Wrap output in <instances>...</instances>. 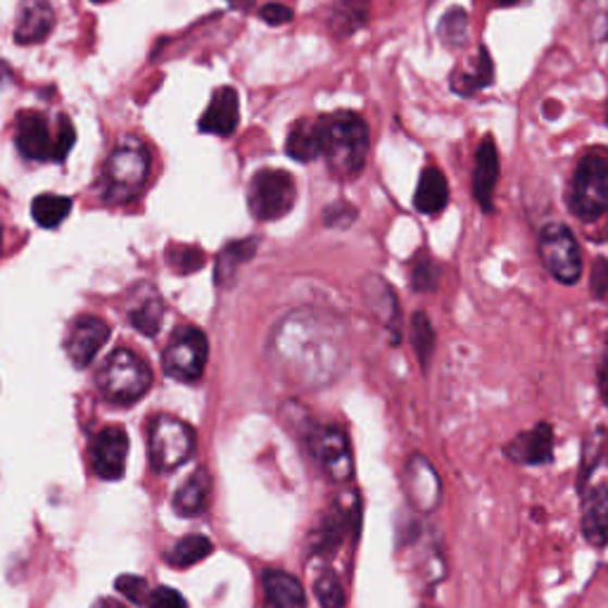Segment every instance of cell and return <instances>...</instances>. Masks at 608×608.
<instances>
[{"label":"cell","instance_id":"1","mask_svg":"<svg viewBox=\"0 0 608 608\" xmlns=\"http://www.w3.org/2000/svg\"><path fill=\"white\" fill-rule=\"evenodd\" d=\"M274 340L281 359H286L293 373H305L309 379H317L319 373L331 376L335 357L340 352L328 321L317 314L300 312L288 317L281 323Z\"/></svg>","mask_w":608,"mask_h":608},{"label":"cell","instance_id":"2","mask_svg":"<svg viewBox=\"0 0 608 608\" xmlns=\"http://www.w3.org/2000/svg\"><path fill=\"white\" fill-rule=\"evenodd\" d=\"M323 158L338 176H357L364 170L369 152V126L355 112H335L321 116Z\"/></svg>","mask_w":608,"mask_h":608},{"label":"cell","instance_id":"3","mask_svg":"<svg viewBox=\"0 0 608 608\" xmlns=\"http://www.w3.org/2000/svg\"><path fill=\"white\" fill-rule=\"evenodd\" d=\"M150 176V150L144 140L126 136L120 140L106 162L102 198L108 202H128L140 196Z\"/></svg>","mask_w":608,"mask_h":608},{"label":"cell","instance_id":"4","mask_svg":"<svg viewBox=\"0 0 608 608\" xmlns=\"http://www.w3.org/2000/svg\"><path fill=\"white\" fill-rule=\"evenodd\" d=\"M152 385V371L132 349H114L98 373V390L114 405H134Z\"/></svg>","mask_w":608,"mask_h":608},{"label":"cell","instance_id":"5","mask_svg":"<svg viewBox=\"0 0 608 608\" xmlns=\"http://www.w3.org/2000/svg\"><path fill=\"white\" fill-rule=\"evenodd\" d=\"M568 204L580 219H597L608 214V154L592 152L580 160Z\"/></svg>","mask_w":608,"mask_h":608},{"label":"cell","instance_id":"6","mask_svg":"<svg viewBox=\"0 0 608 608\" xmlns=\"http://www.w3.org/2000/svg\"><path fill=\"white\" fill-rule=\"evenodd\" d=\"M150 463L158 473H172L196 451V431L174 417H154L148 431Z\"/></svg>","mask_w":608,"mask_h":608},{"label":"cell","instance_id":"7","mask_svg":"<svg viewBox=\"0 0 608 608\" xmlns=\"http://www.w3.org/2000/svg\"><path fill=\"white\" fill-rule=\"evenodd\" d=\"M295 181L283 170H262L250 181L248 207L257 222H278L295 207Z\"/></svg>","mask_w":608,"mask_h":608},{"label":"cell","instance_id":"8","mask_svg":"<svg viewBox=\"0 0 608 608\" xmlns=\"http://www.w3.org/2000/svg\"><path fill=\"white\" fill-rule=\"evenodd\" d=\"M207 357H210V345H207L204 333L196 326H181L166 343L162 367L166 376L174 381L196 383L202 379Z\"/></svg>","mask_w":608,"mask_h":608},{"label":"cell","instance_id":"9","mask_svg":"<svg viewBox=\"0 0 608 608\" xmlns=\"http://www.w3.org/2000/svg\"><path fill=\"white\" fill-rule=\"evenodd\" d=\"M539 257L542 264L549 271V274L563 283V286H571L578 283L582 276V252L578 238L573 236V231L566 224H547L539 233Z\"/></svg>","mask_w":608,"mask_h":608},{"label":"cell","instance_id":"10","mask_svg":"<svg viewBox=\"0 0 608 608\" xmlns=\"http://www.w3.org/2000/svg\"><path fill=\"white\" fill-rule=\"evenodd\" d=\"M405 493L411 507L421 513L435 511L443 501V481L423 455H413L405 466Z\"/></svg>","mask_w":608,"mask_h":608},{"label":"cell","instance_id":"11","mask_svg":"<svg viewBox=\"0 0 608 608\" xmlns=\"http://www.w3.org/2000/svg\"><path fill=\"white\" fill-rule=\"evenodd\" d=\"M312 447L319 463L323 466V471L328 473L331 481L345 483L352 477L355 471L352 449H349V439L340 429H335V425H323V429L314 433Z\"/></svg>","mask_w":608,"mask_h":608},{"label":"cell","instance_id":"12","mask_svg":"<svg viewBox=\"0 0 608 608\" xmlns=\"http://www.w3.org/2000/svg\"><path fill=\"white\" fill-rule=\"evenodd\" d=\"M126 451L128 437L120 425H108L102 429L94 443H90V463L102 481H120L126 469Z\"/></svg>","mask_w":608,"mask_h":608},{"label":"cell","instance_id":"13","mask_svg":"<svg viewBox=\"0 0 608 608\" xmlns=\"http://www.w3.org/2000/svg\"><path fill=\"white\" fill-rule=\"evenodd\" d=\"M110 338V326L98 317H79L67 333V357L76 369H86Z\"/></svg>","mask_w":608,"mask_h":608},{"label":"cell","instance_id":"14","mask_svg":"<svg viewBox=\"0 0 608 608\" xmlns=\"http://www.w3.org/2000/svg\"><path fill=\"white\" fill-rule=\"evenodd\" d=\"M499 181V150L493 136H485L483 144L475 150L473 166V198L481 204L485 214L495 212V188Z\"/></svg>","mask_w":608,"mask_h":608},{"label":"cell","instance_id":"15","mask_svg":"<svg viewBox=\"0 0 608 608\" xmlns=\"http://www.w3.org/2000/svg\"><path fill=\"white\" fill-rule=\"evenodd\" d=\"M15 144L22 158L34 162L53 160L55 140L50 138L48 122L38 112H22L15 126Z\"/></svg>","mask_w":608,"mask_h":608},{"label":"cell","instance_id":"16","mask_svg":"<svg viewBox=\"0 0 608 608\" xmlns=\"http://www.w3.org/2000/svg\"><path fill=\"white\" fill-rule=\"evenodd\" d=\"M238 122H240L238 94L231 86H224L212 96L210 106H207L204 114L200 116L198 128L202 134L231 136L238 128Z\"/></svg>","mask_w":608,"mask_h":608},{"label":"cell","instance_id":"17","mask_svg":"<svg viewBox=\"0 0 608 608\" xmlns=\"http://www.w3.org/2000/svg\"><path fill=\"white\" fill-rule=\"evenodd\" d=\"M55 24L50 0H22L17 12L15 41L22 46L41 44Z\"/></svg>","mask_w":608,"mask_h":608},{"label":"cell","instance_id":"18","mask_svg":"<svg viewBox=\"0 0 608 608\" xmlns=\"http://www.w3.org/2000/svg\"><path fill=\"white\" fill-rule=\"evenodd\" d=\"M582 535L594 547L608 545V485H594L582 499Z\"/></svg>","mask_w":608,"mask_h":608},{"label":"cell","instance_id":"19","mask_svg":"<svg viewBox=\"0 0 608 608\" xmlns=\"http://www.w3.org/2000/svg\"><path fill=\"white\" fill-rule=\"evenodd\" d=\"M551 451H554V431L547 423L535 425L533 431L519 435L507 447V455L513 461H521V463H547L551 461Z\"/></svg>","mask_w":608,"mask_h":608},{"label":"cell","instance_id":"20","mask_svg":"<svg viewBox=\"0 0 608 608\" xmlns=\"http://www.w3.org/2000/svg\"><path fill=\"white\" fill-rule=\"evenodd\" d=\"M449 200V186L445 174L437 170V166H425L421 178H419V188L413 193V207L421 214H437L443 212Z\"/></svg>","mask_w":608,"mask_h":608},{"label":"cell","instance_id":"21","mask_svg":"<svg viewBox=\"0 0 608 608\" xmlns=\"http://www.w3.org/2000/svg\"><path fill=\"white\" fill-rule=\"evenodd\" d=\"M262 582L269 608H305V590L295 575L283 571H266Z\"/></svg>","mask_w":608,"mask_h":608},{"label":"cell","instance_id":"22","mask_svg":"<svg viewBox=\"0 0 608 608\" xmlns=\"http://www.w3.org/2000/svg\"><path fill=\"white\" fill-rule=\"evenodd\" d=\"M286 152L297 162H314L323 154V140H321V124L319 120H302L297 122L286 140Z\"/></svg>","mask_w":608,"mask_h":608},{"label":"cell","instance_id":"23","mask_svg":"<svg viewBox=\"0 0 608 608\" xmlns=\"http://www.w3.org/2000/svg\"><path fill=\"white\" fill-rule=\"evenodd\" d=\"M210 489H212V483L204 469L190 473L188 481L176 489L174 501H172L174 511L178 516H188V519L190 516L202 513L207 509V501H210Z\"/></svg>","mask_w":608,"mask_h":608},{"label":"cell","instance_id":"24","mask_svg":"<svg viewBox=\"0 0 608 608\" xmlns=\"http://www.w3.org/2000/svg\"><path fill=\"white\" fill-rule=\"evenodd\" d=\"M367 300L373 307V312H376L387 328L393 333V343H397V323H399V305H397V297L393 293V288L387 286L383 278H369L367 281Z\"/></svg>","mask_w":608,"mask_h":608},{"label":"cell","instance_id":"25","mask_svg":"<svg viewBox=\"0 0 608 608\" xmlns=\"http://www.w3.org/2000/svg\"><path fill=\"white\" fill-rule=\"evenodd\" d=\"M493 79H495L493 58H489L485 48H481V58H477L475 72H471V74L455 72V74H451L449 84H451V90H455V94H459L463 98H471V96L477 94V90H483V88L493 84Z\"/></svg>","mask_w":608,"mask_h":608},{"label":"cell","instance_id":"26","mask_svg":"<svg viewBox=\"0 0 608 608\" xmlns=\"http://www.w3.org/2000/svg\"><path fill=\"white\" fill-rule=\"evenodd\" d=\"M128 321L136 331L144 335H158L160 323H162V302L154 290L148 288V295L136 297V305L128 309Z\"/></svg>","mask_w":608,"mask_h":608},{"label":"cell","instance_id":"27","mask_svg":"<svg viewBox=\"0 0 608 608\" xmlns=\"http://www.w3.org/2000/svg\"><path fill=\"white\" fill-rule=\"evenodd\" d=\"M70 212H72V200L64 196H53V193H48V196H38L32 202V214L36 219V224L44 228L60 226Z\"/></svg>","mask_w":608,"mask_h":608},{"label":"cell","instance_id":"28","mask_svg":"<svg viewBox=\"0 0 608 608\" xmlns=\"http://www.w3.org/2000/svg\"><path fill=\"white\" fill-rule=\"evenodd\" d=\"M212 554V542L202 535H188L178 539L176 545L166 554V561L176 568H190L200 563L202 559Z\"/></svg>","mask_w":608,"mask_h":608},{"label":"cell","instance_id":"29","mask_svg":"<svg viewBox=\"0 0 608 608\" xmlns=\"http://www.w3.org/2000/svg\"><path fill=\"white\" fill-rule=\"evenodd\" d=\"M257 248L255 240H243V243H233L228 248L219 255L216 262V283H226L228 278L236 276V271L243 262H248L252 252Z\"/></svg>","mask_w":608,"mask_h":608},{"label":"cell","instance_id":"30","mask_svg":"<svg viewBox=\"0 0 608 608\" xmlns=\"http://www.w3.org/2000/svg\"><path fill=\"white\" fill-rule=\"evenodd\" d=\"M411 343H413V352H417V357L421 361V367L429 369V361L435 349V331H433L431 319L423 312H417L411 319Z\"/></svg>","mask_w":608,"mask_h":608},{"label":"cell","instance_id":"31","mask_svg":"<svg viewBox=\"0 0 608 608\" xmlns=\"http://www.w3.org/2000/svg\"><path fill=\"white\" fill-rule=\"evenodd\" d=\"M437 34L443 38V44H447L449 48L463 46L466 38H469V15H466V10L461 8L447 10L445 17L439 20Z\"/></svg>","mask_w":608,"mask_h":608},{"label":"cell","instance_id":"32","mask_svg":"<svg viewBox=\"0 0 608 608\" xmlns=\"http://www.w3.org/2000/svg\"><path fill=\"white\" fill-rule=\"evenodd\" d=\"M409 278H411V288L417 293H433L439 286V269L431 257H417Z\"/></svg>","mask_w":608,"mask_h":608},{"label":"cell","instance_id":"33","mask_svg":"<svg viewBox=\"0 0 608 608\" xmlns=\"http://www.w3.org/2000/svg\"><path fill=\"white\" fill-rule=\"evenodd\" d=\"M317 597L323 608H343L345 606V592L340 580L335 573H323L317 580Z\"/></svg>","mask_w":608,"mask_h":608},{"label":"cell","instance_id":"34","mask_svg":"<svg viewBox=\"0 0 608 608\" xmlns=\"http://www.w3.org/2000/svg\"><path fill=\"white\" fill-rule=\"evenodd\" d=\"M170 264L178 274H193V271H198L204 264V255L196 248H172Z\"/></svg>","mask_w":608,"mask_h":608},{"label":"cell","instance_id":"35","mask_svg":"<svg viewBox=\"0 0 608 608\" xmlns=\"http://www.w3.org/2000/svg\"><path fill=\"white\" fill-rule=\"evenodd\" d=\"M74 140H76V132H74L72 122L67 120V116H60V132H58L55 148H53V160L55 162L67 160V154H70V150L74 146Z\"/></svg>","mask_w":608,"mask_h":608},{"label":"cell","instance_id":"36","mask_svg":"<svg viewBox=\"0 0 608 608\" xmlns=\"http://www.w3.org/2000/svg\"><path fill=\"white\" fill-rule=\"evenodd\" d=\"M148 608H188L186 599L172 587H160L150 594Z\"/></svg>","mask_w":608,"mask_h":608},{"label":"cell","instance_id":"37","mask_svg":"<svg viewBox=\"0 0 608 608\" xmlns=\"http://www.w3.org/2000/svg\"><path fill=\"white\" fill-rule=\"evenodd\" d=\"M116 590H120L124 597L134 604H144V599H146V580L144 578L124 575L116 580Z\"/></svg>","mask_w":608,"mask_h":608},{"label":"cell","instance_id":"38","mask_svg":"<svg viewBox=\"0 0 608 608\" xmlns=\"http://www.w3.org/2000/svg\"><path fill=\"white\" fill-rule=\"evenodd\" d=\"M590 286H592L594 297H606L608 295V260H606V257H597V260H594Z\"/></svg>","mask_w":608,"mask_h":608},{"label":"cell","instance_id":"39","mask_svg":"<svg viewBox=\"0 0 608 608\" xmlns=\"http://www.w3.org/2000/svg\"><path fill=\"white\" fill-rule=\"evenodd\" d=\"M369 3H371V0H343L340 12L347 20V27H357V24L364 22Z\"/></svg>","mask_w":608,"mask_h":608},{"label":"cell","instance_id":"40","mask_svg":"<svg viewBox=\"0 0 608 608\" xmlns=\"http://www.w3.org/2000/svg\"><path fill=\"white\" fill-rule=\"evenodd\" d=\"M260 17L262 22L271 24V27H281V24H288L293 20V10L281 3H266L260 10Z\"/></svg>","mask_w":608,"mask_h":608},{"label":"cell","instance_id":"41","mask_svg":"<svg viewBox=\"0 0 608 608\" xmlns=\"http://www.w3.org/2000/svg\"><path fill=\"white\" fill-rule=\"evenodd\" d=\"M592 29L601 32L599 38L608 36V0H590Z\"/></svg>","mask_w":608,"mask_h":608},{"label":"cell","instance_id":"42","mask_svg":"<svg viewBox=\"0 0 608 608\" xmlns=\"http://www.w3.org/2000/svg\"><path fill=\"white\" fill-rule=\"evenodd\" d=\"M599 390H601L604 402L608 405V345L604 349V359H601V364H599Z\"/></svg>","mask_w":608,"mask_h":608},{"label":"cell","instance_id":"43","mask_svg":"<svg viewBox=\"0 0 608 608\" xmlns=\"http://www.w3.org/2000/svg\"><path fill=\"white\" fill-rule=\"evenodd\" d=\"M94 608H126V606L120 604L116 599H100Z\"/></svg>","mask_w":608,"mask_h":608},{"label":"cell","instance_id":"44","mask_svg":"<svg viewBox=\"0 0 608 608\" xmlns=\"http://www.w3.org/2000/svg\"><path fill=\"white\" fill-rule=\"evenodd\" d=\"M497 5H516V3H521V0H495Z\"/></svg>","mask_w":608,"mask_h":608},{"label":"cell","instance_id":"45","mask_svg":"<svg viewBox=\"0 0 608 608\" xmlns=\"http://www.w3.org/2000/svg\"><path fill=\"white\" fill-rule=\"evenodd\" d=\"M606 122H608V108H606Z\"/></svg>","mask_w":608,"mask_h":608},{"label":"cell","instance_id":"46","mask_svg":"<svg viewBox=\"0 0 608 608\" xmlns=\"http://www.w3.org/2000/svg\"><path fill=\"white\" fill-rule=\"evenodd\" d=\"M96 3H102V0H96Z\"/></svg>","mask_w":608,"mask_h":608}]
</instances>
